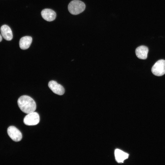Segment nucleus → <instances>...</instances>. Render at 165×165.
I'll return each mask as SVG.
<instances>
[{
    "mask_svg": "<svg viewBox=\"0 0 165 165\" xmlns=\"http://www.w3.org/2000/svg\"><path fill=\"white\" fill-rule=\"evenodd\" d=\"M2 35L0 34V42L2 41Z\"/></svg>",
    "mask_w": 165,
    "mask_h": 165,
    "instance_id": "f8f14e48",
    "label": "nucleus"
},
{
    "mask_svg": "<svg viewBox=\"0 0 165 165\" xmlns=\"http://www.w3.org/2000/svg\"><path fill=\"white\" fill-rule=\"evenodd\" d=\"M32 42V38L31 36H25L22 37L19 41V46L22 50H26L30 46Z\"/></svg>",
    "mask_w": 165,
    "mask_h": 165,
    "instance_id": "9d476101",
    "label": "nucleus"
},
{
    "mask_svg": "<svg viewBox=\"0 0 165 165\" xmlns=\"http://www.w3.org/2000/svg\"><path fill=\"white\" fill-rule=\"evenodd\" d=\"M115 156L118 162L123 163L124 160L128 158L129 154L119 149H116L115 151Z\"/></svg>",
    "mask_w": 165,
    "mask_h": 165,
    "instance_id": "9b49d317",
    "label": "nucleus"
},
{
    "mask_svg": "<svg viewBox=\"0 0 165 165\" xmlns=\"http://www.w3.org/2000/svg\"><path fill=\"white\" fill-rule=\"evenodd\" d=\"M39 121L38 114L35 112L28 114L24 119V123L28 126L36 125L39 123Z\"/></svg>",
    "mask_w": 165,
    "mask_h": 165,
    "instance_id": "20e7f679",
    "label": "nucleus"
},
{
    "mask_svg": "<svg viewBox=\"0 0 165 165\" xmlns=\"http://www.w3.org/2000/svg\"><path fill=\"white\" fill-rule=\"evenodd\" d=\"M7 133L10 138L13 141L18 142L22 138V134L20 131L13 126L9 127L7 130Z\"/></svg>",
    "mask_w": 165,
    "mask_h": 165,
    "instance_id": "39448f33",
    "label": "nucleus"
},
{
    "mask_svg": "<svg viewBox=\"0 0 165 165\" xmlns=\"http://www.w3.org/2000/svg\"><path fill=\"white\" fill-rule=\"evenodd\" d=\"M0 30L3 37L7 41L11 40L13 37L12 31L10 27L7 25H4L1 26Z\"/></svg>",
    "mask_w": 165,
    "mask_h": 165,
    "instance_id": "1a4fd4ad",
    "label": "nucleus"
},
{
    "mask_svg": "<svg viewBox=\"0 0 165 165\" xmlns=\"http://www.w3.org/2000/svg\"><path fill=\"white\" fill-rule=\"evenodd\" d=\"M151 71L153 75L161 76L165 74V60L161 59L156 62L152 66Z\"/></svg>",
    "mask_w": 165,
    "mask_h": 165,
    "instance_id": "7ed1b4c3",
    "label": "nucleus"
},
{
    "mask_svg": "<svg viewBox=\"0 0 165 165\" xmlns=\"http://www.w3.org/2000/svg\"><path fill=\"white\" fill-rule=\"evenodd\" d=\"M148 49L147 46H141L138 47L135 50L137 57L141 59H145L147 57Z\"/></svg>",
    "mask_w": 165,
    "mask_h": 165,
    "instance_id": "6e6552de",
    "label": "nucleus"
},
{
    "mask_svg": "<svg viewBox=\"0 0 165 165\" xmlns=\"http://www.w3.org/2000/svg\"><path fill=\"white\" fill-rule=\"evenodd\" d=\"M17 103L20 109L26 114L34 112L36 110L35 101L29 96L23 95L20 97L18 100Z\"/></svg>",
    "mask_w": 165,
    "mask_h": 165,
    "instance_id": "f257e3e1",
    "label": "nucleus"
},
{
    "mask_svg": "<svg viewBox=\"0 0 165 165\" xmlns=\"http://www.w3.org/2000/svg\"><path fill=\"white\" fill-rule=\"evenodd\" d=\"M41 15L43 18L48 21H51L54 20L56 16L54 11L49 9H43L41 11Z\"/></svg>",
    "mask_w": 165,
    "mask_h": 165,
    "instance_id": "0eeeda50",
    "label": "nucleus"
},
{
    "mask_svg": "<svg viewBox=\"0 0 165 165\" xmlns=\"http://www.w3.org/2000/svg\"><path fill=\"white\" fill-rule=\"evenodd\" d=\"M48 86L50 89L56 94L61 95L64 93L65 90L63 87L56 81H50L49 82Z\"/></svg>",
    "mask_w": 165,
    "mask_h": 165,
    "instance_id": "423d86ee",
    "label": "nucleus"
},
{
    "mask_svg": "<svg viewBox=\"0 0 165 165\" xmlns=\"http://www.w3.org/2000/svg\"><path fill=\"white\" fill-rule=\"evenodd\" d=\"M86 7L84 3L79 0H74L69 3L68 9L72 14L76 15L83 12Z\"/></svg>",
    "mask_w": 165,
    "mask_h": 165,
    "instance_id": "f03ea898",
    "label": "nucleus"
}]
</instances>
